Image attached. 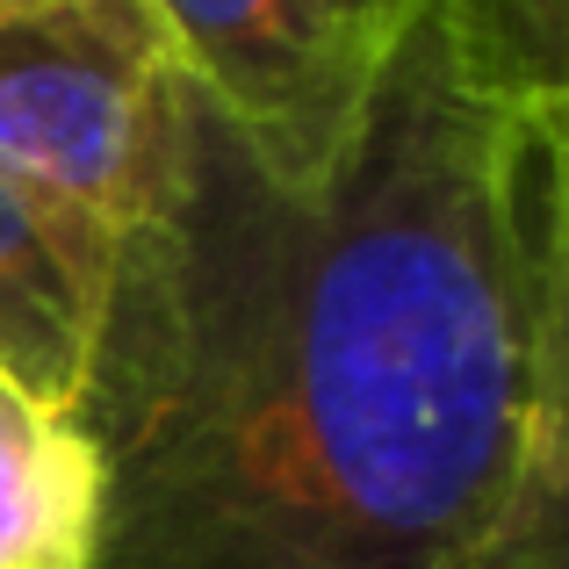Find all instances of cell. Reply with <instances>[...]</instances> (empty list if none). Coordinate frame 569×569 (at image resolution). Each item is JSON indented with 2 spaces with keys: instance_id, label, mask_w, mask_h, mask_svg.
Instances as JSON below:
<instances>
[{
  "instance_id": "obj_1",
  "label": "cell",
  "mask_w": 569,
  "mask_h": 569,
  "mask_svg": "<svg viewBox=\"0 0 569 569\" xmlns=\"http://www.w3.org/2000/svg\"><path fill=\"white\" fill-rule=\"evenodd\" d=\"M80 426L94 569H569L562 66L403 0L318 188L167 72Z\"/></svg>"
},
{
  "instance_id": "obj_2",
  "label": "cell",
  "mask_w": 569,
  "mask_h": 569,
  "mask_svg": "<svg viewBox=\"0 0 569 569\" xmlns=\"http://www.w3.org/2000/svg\"><path fill=\"white\" fill-rule=\"evenodd\" d=\"M167 72L144 0H0V181L109 267Z\"/></svg>"
},
{
  "instance_id": "obj_3",
  "label": "cell",
  "mask_w": 569,
  "mask_h": 569,
  "mask_svg": "<svg viewBox=\"0 0 569 569\" xmlns=\"http://www.w3.org/2000/svg\"><path fill=\"white\" fill-rule=\"evenodd\" d=\"M173 72L231 123L281 188H318L403 0H144Z\"/></svg>"
},
{
  "instance_id": "obj_4",
  "label": "cell",
  "mask_w": 569,
  "mask_h": 569,
  "mask_svg": "<svg viewBox=\"0 0 569 569\" xmlns=\"http://www.w3.org/2000/svg\"><path fill=\"white\" fill-rule=\"evenodd\" d=\"M109 303V260L58 231L37 202L0 181V382L37 411L80 418L94 332Z\"/></svg>"
},
{
  "instance_id": "obj_5",
  "label": "cell",
  "mask_w": 569,
  "mask_h": 569,
  "mask_svg": "<svg viewBox=\"0 0 569 569\" xmlns=\"http://www.w3.org/2000/svg\"><path fill=\"white\" fill-rule=\"evenodd\" d=\"M101 455L80 418L0 382V569H94Z\"/></svg>"
},
{
  "instance_id": "obj_6",
  "label": "cell",
  "mask_w": 569,
  "mask_h": 569,
  "mask_svg": "<svg viewBox=\"0 0 569 569\" xmlns=\"http://www.w3.org/2000/svg\"><path fill=\"white\" fill-rule=\"evenodd\" d=\"M512 8V22L527 29V43L548 58V66H562V37H569V0H505Z\"/></svg>"
}]
</instances>
